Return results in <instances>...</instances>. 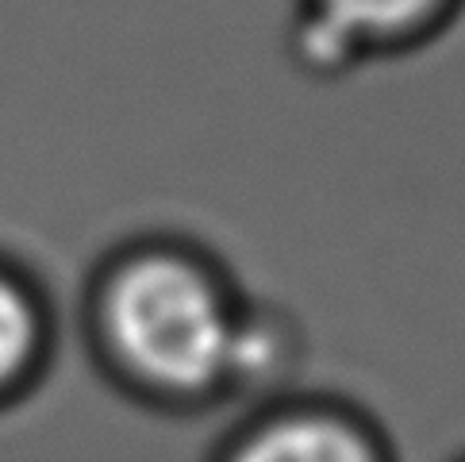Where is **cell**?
Instances as JSON below:
<instances>
[{
    "label": "cell",
    "mask_w": 465,
    "mask_h": 462,
    "mask_svg": "<svg viewBox=\"0 0 465 462\" xmlns=\"http://www.w3.org/2000/svg\"><path fill=\"white\" fill-rule=\"evenodd\" d=\"M104 324L124 367L158 389H201L235 351L215 289L177 258L131 262L108 286Z\"/></svg>",
    "instance_id": "6da1fadb"
},
{
    "label": "cell",
    "mask_w": 465,
    "mask_h": 462,
    "mask_svg": "<svg viewBox=\"0 0 465 462\" xmlns=\"http://www.w3.org/2000/svg\"><path fill=\"white\" fill-rule=\"evenodd\" d=\"M235 462H370L365 447L335 424H277L254 436Z\"/></svg>",
    "instance_id": "7a4b0ae2"
},
{
    "label": "cell",
    "mask_w": 465,
    "mask_h": 462,
    "mask_svg": "<svg viewBox=\"0 0 465 462\" xmlns=\"http://www.w3.org/2000/svg\"><path fill=\"white\" fill-rule=\"evenodd\" d=\"M39 346V316L31 308L27 293L0 277V386H8L12 377L27 370V362L35 358Z\"/></svg>",
    "instance_id": "3957f363"
},
{
    "label": "cell",
    "mask_w": 465,
    "mask_h": 462,
    "mask_svg": "<svg viewBox=\"0 0 465 462\" xmlns=\"http://www.w3.org/2000/svg\"><path fill=\"white\" fill-rule=\"evenodd\" d=\"M430 0H327L331 31H389L415 20Z\"/></svg>",
    "instance_id": "277c9868"
}]
</instances>
